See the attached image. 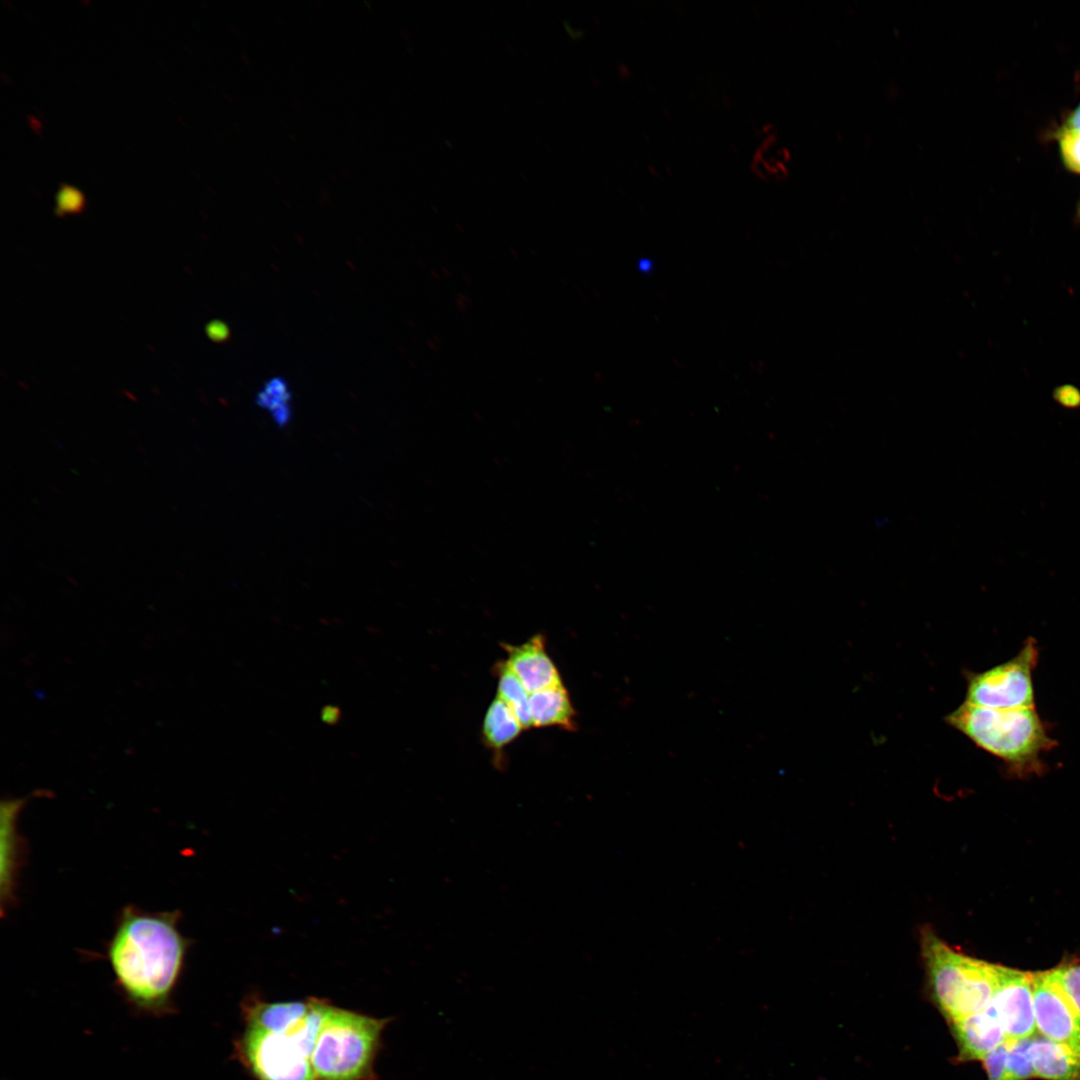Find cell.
<instances>
[{
  "label": "cell",
  "instance_id": "cell-1",
  "mask_svg": "<svg viewBox=\"0 0 1080 1080\" xmlns=\"http://www.w3.org/2000/svg\"><path fill=\"white\" fill-rule=\"evenodd\" d=\"M179 911L149 912L126 905L106 943V958L125 994L138 1004L168 1000L183 971L191 940Z\"/></svg>",
  "mask_w": 1080,
  "mask_h": 1080
},
{
  "label": "cell",
  "instance_id": "cell-2",
  "mask_svg": "<svg viewBox=\"0 0 1080 1080\" xmlns=\"http://www.w3.org/2000/svg\"><path fill=\"white\" fill-rule=\"evenodd\" d=\"M945 721L1017 776L1040 773L1042 754L1056 745L1035 707L994 709L964 702Z\"/></svg>",
  "mask_w": 1080,
  "mask_h": 1080
},
{
  "label": "cell",
  "instance_id": "cell-3",
  "mask_svg": "<svg viewBox=\"0 0 1080 1080\" xmlns=\"http://www.w3.org/2000/svg\"><path fill=\"white\" fill-rule=\"evenodd\" d=\"M920 948L933 999L948 1023L989 1007L996 964L954 950L930 927L921 929Z\"/></svg>",
  "mask_w": 1080,
  "mask_h": 1080
},
{
  "label": "cell",
  "instance_id": "cell-4",
  "mask_svg": "<svg viewBox=\"0 0 1080 1080\" xmlns=\"http://www.w3.org/2000/svg\"><path fill=\"white\" fill-rule=\"evenodd\" d=\"M388 1022L329 1004L311 1055L316 1079H374V1062Z\"/></svg>",
  "mask_w": 1080,
  "mask_h": 1080
},
{
  "label": "cell",
  "instance_id": "cell-5",
  "mask_svg": "<svg viewBox=\"0 0 1080 1080\" xmlns=\"http://www.w3.org/2000/svg\"><path fill=\"white\" fill-rule=\"evenodd\" d=\"M327 1006L312 998L305 1021L289 1033L246 1026L238 1048L244 1064L258 1080H317L311 1055Z\"/></svg>",
  "mask_w": 1080,
  "mask_h": 1080
},
{
  "label": "cell",
  "instance_id": "cell-6",
  "mask_svg": "<svg viewBox=\"0 0 1080 1080\" xmlns=\"http://www.w3.org/2000/svg\"><path fill=\"white\" fill-rule=\"evenodd\" d=\"M1039 651L1035 639L1028 638L1012 659L980 673H970L965 703L994 708L1035 707L1033 671Z\"/></svg>",
  "mask_w": 1080,
  "mask_h": 1080
},
{
  "label": "cell",
  "instance_id": "cell-7",
  "mask_svg": "<svg viewBox=\"0 0 1080 1080\" xmlns=\"http://www.w3.org/2000/svg\"><path fill=\"white\" fill-rule=\"evenodd\" d=\"M1033 1007L1039 1035L1080 1051V1014L1052 971L1031 973Z\"/></svg>",
  "mask_w": 1080,
  "mask_h": 1080
},
{
  "label": "cell",
  "instance_id": "cell-8",
  "mask_svg": "<svg viewBox=\"0 0 1080 1080\" xmlns=\"http://www.w3.org/2000/svg\"><path fill=\"white\" fill-rule=\"evenodd\" d=\"M997 984L990 1003L1009 1041L1028 1039L1035 1025L1031 972L996 966Z\"/></svg>",
  "mask_w": 1080,
  "mask_h": 1080
},
{
  "label": "cell",
  "instance_id": "cell-9",
  "mask_svg": "<svg viewBox=\"0 0 1080 1080\" xmlns=\"http://www.w3.org/2000/svg\"><path fill=\"white\" fill-rule=\"evenodd\" d=\"M502 647L507 654V665L530 694L563 684L546 651L542 634H535L520 645L503 644Z\"/></svg>",
  "mask_w": 1080,
  "mask_h": 1080
},
{
  "label": "cell",
  "instance_id": "cell-10",
  "mask_svg": "<svg viewBox=\"0 0 1080 1080\" xmlns=\"http://www.w3.org/2000/svg\"><path fill=\"white\" fill-rule=\"evenodd\" d=\"M960 1061L984 1060L998 1046L1009 1041L994 1010L987 1009L949 1023Z\"/></svg>",
  "mask_w": 1080,
  "mask_h": 1080
},
{
  "label": "cell",
  "instance_id": "cell-11",
  "mask_svg": "<svg viewBox=\"0 0 1080 1080\" xmlns=\"http://www.w3.org/2000/svg\"><path fill=\"white\" fill-rule=\"evenodd\" d=\"M28 797L1 801V903L2 911L15 901L18 875L24 859V842L17 819Z\"/></svg>",
  "mask_w": 1080,
  "mask_h": 1080
},
{
  "label": "cell",
  "instance_id": "cell-12",
  "mask_svg": "<svg viewBox=\"0 0 1080 1080\" xmlns=\"http://www.w3.org/2000/svg\"><path fill=\"white\" fill-rule=\"evenodd\" d=\"M1028 1051L1035 1078L1080 1080V1051L1041 1035L1031 1037Z\"/></svg>",
  "mask_w": 1080,
  "mask_h": 1080
},
{
  "label": "cell",
  "instance_id": "cell-13",
  "mask_svg": "<svg viewBox=\"0 0 1080 1080\" xmlns=\"http://www.w3.org/2000/svg\"><path fill=\"white\" fill-rule=\"evenodd\" d=\"M311 1006L312 999L274 1003L252 999L244 1007L246 1026L273 1033H289L305 1021Z\"/></svg>",
  "mask_w": 1080,
  "mask_h": 1080
},
{
  "label": "cell",
  "instance_id": "cell-14",
  "mask_svg": "<svg viewBox=\"0 0 1080 1080\" xmlns=\"http://www.w3.org/2000/svg\"><path fill=\"white\" fill-rule=\"evenodd\" d=\"M529 711L532 727H560L575 730L576 712L563 684L531 693Z\"/></svg>",
  "mask_w": 1080,
  "mask_h": 1080
},
{
  "label": "cell",
  "instance_id": "cell-15",
  "mask_svg": "<svg viewBox=\"0 0 1080 1080\" xmlns=\"http://www.w3.org/2000/svg\"><path fill=\"white\" fill-rule=\"evenodd\" d=\"M1030 1039L1006 1041L983 1060L987 1080H1027L1035 1078L1029 1057Z\"/></svg>",
  "mask_w": 1080,
  "mask_h": 1080
},
{
  "label": "cell",
  "instance_id": "cell-16",
  "mask_svg": "<svg viewBox=\"0 0 1080 1080\" xmlns=\"http://www.w3.org/2000/svg\"><path fill=\"white\" fill-rule=\"evenodd\" d=\"M523 729L512 709L499 697L494 698L482 724V736L488 747L500 753Z\"/></svg>",
  "mask_w": 1080,
  "mask_h": 1080
},
{
  "label": "cell",
  "instance_id": "cell-17",
  "mask_svg": "<svg viewBox=\"0 0 1080 1080\" xmlns=\"http://www.w3.org/2000/svg\"><path fill=\"white\" fill-rule=\"evenodd\" d=\"M495 669L498 678L497 697L512 709L524 729L531 728L529 692L509 668L505 660L496 663Z\"/></svg>",
  "mask_w": 1080,
  "mask_h": 1080
},
{
  "label": "cell",
  "instance_id": "cell-18",
  "mask_svg": "<svg viewBox=\"0 0 1080 1080\" xmlns=\"http://www.w3.org/2000/svg\"><path fill=\"white\" fill-rule=\"evenodd\" d=\"M290 391L288 383L281 377L268 380L256 397L257 404L268 409L275 421L284 424L290 416Z\"/></svg>",
  "mask_w": 1080,
  "mask_h": 1080
},
{
  "label": "cell",
  "instance_id": "cell-19",
  "mask_svg": "<svg viewBox=\"0 0 1080 1080\" xmlns=\"http://www.w3.org/2000/svg\"><path fill=\"white\" fill-rule=\"evenodd\" d=\"M1051 971L1056 982L1080 1014V964L1063 962Z\"/></svg>",
  "mask_w": 1080,
  "mask_h": 1080
},
{
  "label": "cell",
  "instance_id": "cell-20",
  "mask_svg": "<svg viewBox=\"0 0 1080 1080\" xmlns=\"http://www.w3.org/2000/svg\"><path fill=\"white\" fill-rule=\"evenodd\" d=\"M1057 138L1065 166L1080 173V133L1061 128Z\"/></svg>",
  "mask_w": 1080,
  "mask_h": 1080
},
{
  "label": "cell",
  "instance_id": "cell-21",
  "mask_svg": "<svg viewBox=\"0 0 1080 1080\" xmlns=\"http://www.w3.org/2000/svg\"><path fill=\"white\" fill-rule=\"evenodd\" d=\"M85 206L84 195L68 184H60L56 193L55 214L64 217L67 214L80 213Z\"/></svg>",
  "mask_w": 1080,
  "mask_h": 1080
},
{
  "label": "cell",
  "instance_id": "cell-22",
  "mask_svg": "<svg viewBox=\"0 0 1080 1080\" xmlns=\"http://www.w3.org/2000/svg\"><path fill=\"white\" fill-rule=\"evenodd\" d=\"M1055 401L1067 408L1080 406V390L1072 384H1063L1055 388L1053 392Z\"/></svg>",
  "mask_w": 1080,
  "mask_h": 1080
},
{
  "label": "cell",
  "instance_id": "cell-23",
  "mask_svg": "<svg viewBox=\"0 0 1080 1080\" xmlns=\"http://www.w3.org/2000/svg\"><path fill=\"white\" fill-rule=\"evenodd\" d=\"M206 333L214 342H225L229 338L227 325L220 320H212L206 325Z\"/></svg>",
  "mask_w": 1080,
  "mask_h": 1080
},
{
  "label": "cell",
  "instance_id": "cell-24",
  "mask_svg": "<svg viewBox=\"0 0 1080 1080\" xmlns=\"http://www.w3.org/2000/svg\"><path fill=\"white\" fill-rule=\"evenodd\" d=\"M341 718V711L337 706L326 705L321 711V719L329 725H335Z\"/></svg>",
  "mask_w": 1080,
  "mask_h": 1080
},
{
  "label": "cell",
  "instance_id": "cell-25",
  "mask_svg": "<svg viewBox=\"0 0 1080 1080\" xmlns=\"http://www.w3.org/2000/svg\"><path fill=\"white\" fill-rule=\"evenodd\" d=\"M1061 128L1080 133V105L1067 117Z\"/></svg>",
  "mask_w": 1080,
  "mask_h": 1080
},
{
  "label": "cell",
  "instance_id": "cell-26",
  "mask_svg": "<svg viewBox=\"0 0 1080 1080\" xmlns=\"http://www.w3.org/2000/svg\"><path fill=\"white\" fill-rule=\"evenodd\" d=\"M1075 218H1076V221L1078 223H1080V200H1079V203H1078V206H1077Z\"/></svg>",
  "mask_w": 1080,
  "mask_h": 1080
}]
</instances>
